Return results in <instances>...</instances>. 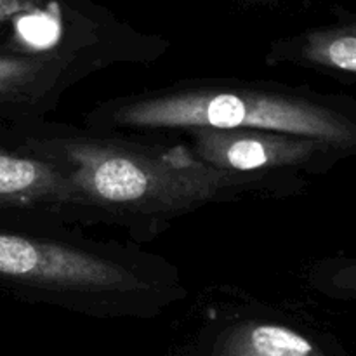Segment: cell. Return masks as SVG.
Here are the masks:
<instances>
[{
	"mask_svg": "<svg viewBox=\"0 0 356 356\" xmlns=\"http://www.w3.org/2000/svg\"><path fill=\"white\" fill-rule=\"evenodd\" d=\"M52 163L97 221L163 226L214 202L273 190L275 174L216 169L188 145L163 146L65 124H35L17 146Z\"/></svg>",
	"mask_w": 356,
	"mask_h": 356,
	"instance_id": "1",
	"label": "cell"
},
{
	"mask_svg": "<svg viewBox=\"0 0 356 356\" xmlns=\"http://www.w3.org/2000/svg\"><path fill=\"white\" fill-rule=\"evenodd\" d=\"M0 284L97 318H153L186 296L162 257L52 232H0Z\"/></svg>",
	"mask_w": 356,
	"mask_h": 356,
	"instance_id": "2",
	"label": "cell"
},
{
	"mask_svg": "<svg viewBox=\"0 0 356 356\" xmlns=\"http://www.w3.org/2000/svg\"><path fill=\"white\" fill-rule=\"evenodd\" d=\"M86 125L106 134L266 129L318 139L336 149L356 145V122L339 108L305 90L247 80H186L115 97L92 108Z\"/></svg>",
	"mask_w": 356,
	"mask_h": 356,
	"instance_id": "3",
	"label": "cell"
},
{
	"mask_svg": "<svg viewBox=\"0 0 356 356\" xmlns=\"http://www.w3.org/2000/svg\"><path fill=\"white\" fill-rule=\"evenodd\" d=\"M188 148L216 169L247 174H275L302 169L320 152L334 149L318 139L266 129H190Z\"/></svg>",
	"mask_w": 356,
	"mask_h": 356,
	"instance_id": "4",
	"label": "cell"
},
{
	"mask_svg": "<svg viewBox=\"0 0 356 356\" xmlns=\"http://www.w3.org/2000/svg\"><path fill=\"white\" fill-rule=\"evenodd\" d=\"M0 209L38 214L51 222H96L82 195L52 163L0 146Z\"/></svg>",
	"mask_w": 356,
	"mask_h": 356,
	"instance_id": "5",
	"label": "cell"
},
{
	"mask_svg": "<svg viewBox=\"0 0 356 356\" xmlns=\"http://www.w3.org/2000/svg\"><path fill=\"white\" fill-rule=\"evenodd\" d=\"M83 66L86 45H59L47 51L17 45L13 52L0 54V106L31 113L49 110Z\"/></svg>",
	"mask_w": 356,
	"mask_h": 356,
	"instance_id": "6",
	"label": "cell"
},
{
	"mask_svg": "<svg viewBox=\"0 0 356 356\" xmlns=\"http://www.w3.org/2000/svg\"><path fill=\"white\" fill-rule=\"evenodd\" d=\"M204 356H325L322 348L291 325L240 320L214 336Z\"/></svg>",
	"mask_w": 356,
	"mask_h": 356,
	"instance_id": "7",
	"label": "cell"
},
{
	"mask_svg": "<svg viewBox=\"0 0 356 356\" xmlns=\"http://www.w3.org/2000/svg\"><path fill=\"white\" fill-rule=\"evenodd\" d=\"M266 61L356 73V24L313 30L298 38L277 42L271 45Z\"/></svg>",
	"mask_w": 356,
	"mask_h": 356,
	"instance_id": "8",
	"label": "cell"
},
{
	"mask_svg": "<svg viewBox=\"0 0 356 356\" xmlns=\"http://www.w3.org/2000/svg\"><path fill=\"white\" fill-rule=\"evenodd\" d=\"M14 33L19 47L30 51H47L61 45V23L52 10L35 9L13 19Z\"/></svg>",
	"mask_w": 356,
	"mask_h": 356,
	"instance_id": "9",
	"label": "cell"
},
{
	"mask_svg": "<svg viewBox=\"0 0 356 356\" xmlns=\"http://www.w3.org/2000/svg\"><path fill=\"white\" fill-rule=\"evenodd\" d=\"M329 287L339 292L356 294V263H346L327 275Z\"/></svg>",
	"mask_w": 356,
	"mask_h": 356,
	"instance_id": "10",
	"label": "cell"
},
{
	"mask_svg": "<svg viewBox=\"0 0 356 356\" xmlns=\"http://www.w3.org/2000/svg\"><path fill=\"white\" fill-rule=\"evenodd\" d=\"M35 9H38L37 0H0V23L16 19Z\"/></svg>",
	"mask_w": 356,
	"mask_h": 356,
	"instance_id": "11",
	"label": "cell"
}]
</instances>
